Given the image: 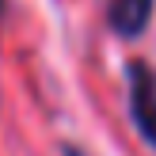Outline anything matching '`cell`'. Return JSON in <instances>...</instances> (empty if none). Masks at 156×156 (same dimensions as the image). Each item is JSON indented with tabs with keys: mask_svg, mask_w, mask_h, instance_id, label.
I'll list each match as a JSON object with an SVG mask.
<instances>
[{
	"mask_svg": "<svg viewBox=\"0 0 156 156\" xmlns=\"http://www.w3.org/2000/svg\"><path fill=\"white\" fill-rule=\"evenodd\" d=\"M152 15H156V0H107L103 23L118 42H137L152 27Z\"/></svg>",
	"mask_w": 156,
	"mask_h": 156,
	"instance_id": "7a4b0ae2",
	"label": "cell"
},
{
	"mask_svg": "<svg viewBox=\"0 0 156 156\" xmlns=\"http://www.w3.org/2000/svg\"><path fill=\"white\" fill-rule=\"evenodd\" d=\"M57 152H61V156H88L80 145H73V141H61V145H57Z\"/></svg>",
	"mask_w": 156,
	"mask_h": 156,
	"instance_id": "3957f363",
	"label": "cell"
},
{
	"mask_svg": "<svg viewBox=\"0 0 156 156\" xmlns=\"http://www.w3.org/2000/svg\"><path fill=\"white\" fill-rule=\"evenodd\" d=\"M122 76H126V114L137 137L156 152V65L145 57H126Z\"/></svg>",
	"mask_w": 156,
	"mask_h": 156,
	"instance_id": "6da1fadb",
	"label": "cell"
},
{
	"mask_svg": "<svg viewBox=\"0 0 156 156\" xmlns=\"http://www.w3.org/2000/svg\"><path fill=\"white\" fill-rule=\"evenodd\" d=\"M4 15H8V0H0V23H4Z\"/></svg>",
	"mask_w": 156,
	"mask_h": 156,
	"instance_id": "277c9868",
	"label": "cell"
}]
</instances>
